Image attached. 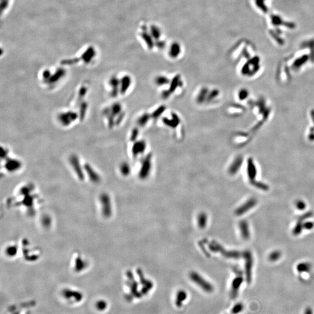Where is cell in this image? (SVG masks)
Masks as SVG:
<instances>
[{
    "label": "cell",
    "instance_id": "6da1fadb",
    "mask_svg": "<svg viewBox=\"0 0 314 314\" xmlns=\"http://www.w3.org/2000/svg\"><path fill=\"white\" fill-rule=\"evenodd\" d=\"M122 112H123V107L122 105L119 103H114L109 106H107L103 110V115L104 116L105 119H106V124L108 126L112 127L115 126V119L116 117L117 120L118 121L120 119L121 121L122 119Z\"/></svg>",
    "mask_w": 314,
    "mask_h": 314
},
{
    "label": "cell",
    "instance_id": "7a4b0ae2",
    "mask_svg": "<svg viewBox=\"0 0 314 314\" xmlns=\"http://www.w3.org/2000/svg\"><path fill=\"white\" fill-rule=\"evenodd\" d=\"M79 118L76 112L72 111H62L57 116V121L63 127H69Z\"/></svg>",
    "mask_w": 314,
    "mask_h": 314
},
{
    "label": "cell",
    "instance_id": "3957f363",
    "mask_svg": "<svg viewBox=\"0 0 314 314\" xmlns=\"http://www.w3.org/2000/svg\"><path fill=\"white\" fill-rule=\"evenodd\" d=\"M152 169V155L148 154L144 157L141 162L139 172V176L141 179H146L151 174Z\"/></svg>",
    "mask_w": 314,
    "mask_h": 314
},
{
    "label": "cell",
    "instance_id": "277c9868",
    "mask_svg": "<svg viewBox=\"0 0 314 314\" xmlns=\"http://www.w3.org/2000/svg\"><path fill=\"white\" fill-rule=\"evenodd\" d=\"M189 277L194 283H195L206 292L211 293L213 290L212 285L205 279H204L198 273L192 272L190 273Z\"/></svg>",
    "mask_w": 314,
    "mask_h": 314
},
{
    "label": "cell",
    "instance_id": "5b68a950",
    "mask_svg": "<svg viewBox=\"0 0 314 314\" xmlns=\"http://www.w3.org/2000/svg\"><path fill=\"white\" fill-rule=\"evenodd\" d=\"M109 92L112 97H117L120 94V79L116 76H111L108 81Z\"/></svg>",
    "mask_w": 314,
    "mask_h": 314
},
{
    "label": "cell",
    "instance_id": "8992f818",
    "mask_svg": "<svg viewBox=\"0 0 314 314\" xmlns=\"http://www.w3.org/2000/svg\"><path fill=\"white\" fill-rule=\"evenodd\" d=\"M147 148V143L143 139L137 140L134 141L132 147V154L134 157H137L143 154Z\"/></svg>",
    "mask_w": 314,
    "mask_h": 314
},
{
    "label": "cell",
    "instance_id": "52a82bcc",
    "mask_svg": "<svg viewBox=\"0 0 314 314\" xmlns=\"http://www.w3.org/2000/svg\"><path fill=\"white\" fill-rule=\"evenodd\" d=\"M120 79V95L124 96L126 94L127 92L130 88L132 84V79L128 75H125L123 76L122 77L119 78Z\"/></svg>",
    "mask_w": 314,
    "mask_h": 314
},
{
    "label": "cell",
    "instance_id": "ba28073f",
    "mask_svg": "<svg viewBox=\"0 0 314 314\" xmlns=\"http://www.w3.org/2000/svg\"><path fill=\"white\" fill-rule=\"evenodd\" d=\"M243 278L241 275H239L233 279L232 283L230 292V295L232 299H235L238 296L240 288L243 283Z\"/></svg>",
    "mask_w": 314,
    "mask_h": 314
},
{
    "label": "cell",
    "instance_id": "9c48e42d",
    "mask_svg": "<svg viewBox=\"0 0 314 314\" xmlns=\"http://www.w3.org/2000/svg\"><path fill=\"white\" fill-rule=\"evenodd\" d=\"M209 90L210 89L207 87H201L199 90L195 98V101L197 104L203 105L207 103Z\"/></svg>",
    "mask_w": 314,
    "mask_h": 314
},
{
    "label": "cell",
    "instance_id": "30bf717a",
    "mask_svg": "<svg viewBox=\"0 0 314 314\" xmlns=\"http://www.w3.org/2000/svg\"><path fill=\"white\" fill-rule=\"evenodd\" d=\"M183 85L182 80L181 79L180 76L177 75L174 77V78L171 80L170 84L168 86V90L171 94H173L177 90V89L180 87H182Z\"/></svg>",
    "mask_w": 314,
    "mask_h": 314
},
{
    "label": "cell",
    "instance_id": "8fae6325",
    "mask_svg": "<svg viewBox=\"0 0 314 314\" xmlns=\"http://www.w3.org/2000/svg\"><path fill=\"white\" fill-rule=\"evenodd\" d=\"M164 124L169 127L171 128H176L180 123V118L176 114H172L171 118H164Z\"/></svg>",
    "mask_w": 314,
    "mask_h": 314
},
{
    "label": "cell",
    "instance_id": "7c38bea8",
    "mask_svg": "<svg viewBox=\"0 0 314 314\" xmlns=\"http://www.w3.org/2000/svg\"><path fill=\"white\" fill-rule=\"evenodd\" d=\"M171 80L165 75H159L157 76L154 79V83L157 87H165L169 86Z\"/></svg>",
    "mask_w": 314,
    "mask_h": 314
},
{
    "label": "cell",
    "instance_id": "4fadbf2b",
    "mask_svg": "<svg viewBox=\"0 0 314 314\" xmlns=\"http://www.w3.org/2000/svg\"><path fill=\"white\" fill-rule=\"evenodd\" d=\"M181 53L180 46L176 43L172 44L169 47L168 55L172 59L177 58Z\"/></svg>",
    "mask_w": 314,
    "mask_h": 314
},
{
    "label": "cell",
    "instance_id": "5bb4252c",
    "mask_svg": "<svg viewBox=\"0 0 314 314\" xmlns=\"http://www.w3.org/2000/svg\"><path fill=\"white\" fill-rule=\"evenodd\" d=\"M151 118V114H149L148 113H144L138 118L137 120V123L139 127H144L148 124Z\"/></svg>",
    "mask_w": 314,
    "mask_h": 314
},
{
    "label": "cell",
    "instance_id": "9a60e30c",
    "mask_svg": "<svg viewBox=\"0 0 314 314\" xmlns=\"http://www.w3.org/2000/svg\"><path fill=\"white\" fill-rule=\"evenodd\" d=\"M208 224V216L204 212L200 213L197 216V224L200 229H204Z\"/></svg>",
    "mask_w": 314,
    "mask_h": 314
},
{
    "label": "cell",
    "instance_id": "2e32d148",
    "mask_svg": "<svg viewBox=\"0 0 314 314\" xmlns=\"http://www.w3.org/2000/svg\"><path fill=\"white\" fill-rule=\"evenodd\" d=\"M219 93H220L219 91L217 88H215V89H213V90H210L208 96V98H207V103H212L213 101H215V100L218 98L219 96Z\"/></svg>",
    "mask_w": 314,
    "mask_h": 314
},
{
    "label": "cell",
    "instance_id": "e0dca14e",
    "mask_svg": "<svg viewBox=\"0 0 314 314\" xmlns=\"http://www.w3.org/2000/svg\"><path fill=\"white\" fill-rule=\"evenodd\" d=\"M187 294L183 290H180L177 293L176 298V304L177 307H180L182 305V302L186 299Z\"/></svg>",
    "mask_w": 314,
    "mask_h": 314
},
{
    "label": "cell",
    "instance_id": "ac0fdd59",
    "mask_svg": "<svg viewBox=\"0 0 314 314\" xmlns=\"http://www.w3.org/2000/svg\"><path fill=\"white\" fill-rule=\"evenodd\" d=\"M240 159H236L233 162V163H232V164L230 165L229 168V173L232 174H235L236 172L239 170L240 168Z\"/></svg>",
    "mask_w": 314,
    "mask_h": 314
},
{
    "label": "cell",
    "instance_id": "d6986e66",
    "mask_svg": "<svg viewBox=\"0 0 314 314\" xmlns=\"http://www.w3.org/2000/svg\"><path fill=\"white\" fill-rule=\"evenodd\" d=\"M165 111V106L164 105H162V106H159L151 114V118H153V119H155L158 118L159 117H160L161 116V115L164 113V112Z\"/></svg>",
    "mask_w": 314,
    "mask_h": 314
},
{
    "label": "cell",
    "instance_id": "ffe728a7",
    "mask_svg": "<svg viewBox=\"0 0 314 314\" xmlns=\"http://www.w3.org/2000/svg\"><path fill=\"white\" fill-rule=\"evenodd\" d=\"M244 308L243 304L242 302H239L233 307L229 314H239L243 311Z\"/></svg>",
    "mask_w": 314,
    "mask_h": 314
},
{
    "label": "cell",
    "instance_id": "44dd1931",
    "mask_svg": "<svg viewBox=\"0 0 314 314\" xmlns=\"http://www.w3.org/2000/svg\"><path fill=\"white\" fill-rule=\"evenodd\" d=\"M252 205L253 204L252 203H251V201H248V203H245L243 206L240 207L239 208L236 210V215H242V213L245 212L249 208H250L251 207H252Z\"/></svg>",
    "mask_w": 314,
    "mask_h": 314
},
{
    "label": "cell",
    "instance_id": "7402d4cb",
    "mask_svg": "<svg viewBox=\"0 0 314 314\" xmlns=\"http://www.w3.org/2000/svg\"><path fill=\"white\" fill-rule=\"evenodd\" d=\"M120 171L123 175H127L130 174V168L127 162H123L120 166Z\"/></svg>",
    "mask_w": 314,
    "mask_h": 314
},
{
    "label": "cell",
    "instance_id": "603a6c76",
    "mask_svg": "<svg viewBox=\"0 0 314 314\" xmlns=\"http://www.w3.org/2000/svg\"><path fill=\"white\" fill-rule=\"evenodd\" d=\"M240 229L241 233L242 234L243 237L245 239H247L249 235V233L248 230L247 225L246 224V223L244 222H242L240 224Z\"/></svg>",
    "mask_w": 314,
    "mask_h": 314
},
{
    "label": "cell",
    "instance_id": "cb8c5ba5",
    "mask_svg": "<svg viewBox=\"0 0 314 314\" xmlns=\"http://www.w3.org/2000/svg\"><path fill=\"white\" fill-rule=\"evenodd\" d=\"M272 24L275 26H278V25H281L282 24L283 25L284 24V22L281 20V17H279V16H277V15L272 16Z\"/></svg>",
    "mask_w": 314,
    "mask_h": 314
},
{
    "label": "cell",
    "instance_id": "d4e9b609",
    "mask_svg": "<svg viewBox=\"0 0 314 314\" xmlns=\"http://www.w3.org/2000/svg\"><path fill=\"white\" fill-rule=\"evenodd\" d=\"M139 131L137 128H135L134 129H133L130 133V140L132 141H135L136 140H137V139L139 136Z\"/></svg>",
    "mask_w": 314,
    "mask_h": 314
},
{
    "label": "cell",
    "instance_id": "484cf974",
    "mask_svg": "<svg viewBox=\"0 0 314 314\" xmlns=\"http://www.w3.org/2000/svg\"><path fill=\"white\" fill-rule=\"evenodd\" d=\"M257 5L261 9L263 12H267L268 8L263 2V0H255Z\"/></svg>",
    "mask_w": 314,
    "mask_h": 314
},
{
    "label": "cell",
    "instance_id": "4316f807",
    "mask_svg": "<svg viewBox=\"0 0 314 314\" xmlns=\"http://www.w3.org/2000/svg\"><path fill=\"white\" fill-rule=\"evenodd\" d=\"M271 35H272V36L274 38H275V40H276L279 43H280V44H282V43H283V40H282L281 38H280L279 37H278V35H276L274 32L271 31Z\"/></svg>",
    "mask_w": 314,
    "mask_h": 314
}]
</instances>
